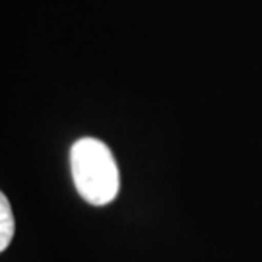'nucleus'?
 <instances>
[{
	"label": "nucleus",
	"mask_w": 262,
	"mask_h": 262,
	"mask_svg": "<svg viewBox=\"0 0 262 262\" xmlns=\"http://www.w3.org/2000/svg\"><path fill=\"white\" fill-rule=\"evenodd\" d=\"M70 171L78 194L94 206H105L119 194L121 175L105 142L97 138L74 142L70 148Z\"/></svg>",
	"instance_id": "obj_1"
},
{
	"label": "nucleus",
	"mask_w": 262,
	"mask_h": 262,
	"mask_svg": "<svg viewBox=\"0 0 262 262\" xmlns=\"http://www.w3.org/2000/svg\"><path fill=\"white\" fill-rule=\"evenodd\" d=\"M16 231V222H14V212L10 206V200L6 194L0 190V253L6 251L14 239Z\"/></svg>",
	"instance_id": "obj_2"
}]
</instances>
